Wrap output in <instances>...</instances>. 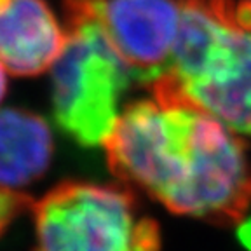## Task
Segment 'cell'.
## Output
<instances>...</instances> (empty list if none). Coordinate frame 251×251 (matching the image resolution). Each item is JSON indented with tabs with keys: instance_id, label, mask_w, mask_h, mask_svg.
Wrapping results in <instances>:
<instances>
[{
	"instance_id": "cell-8",
	"label": "cell",
	"mask_w": 251,
	"mask_h": 251,
	"mask_svg": "<svg viewBox=\"0 0 251 251\" xmlns=\"http://www.w3.org/2000/svg\"><path fill=\"white\" fill-rule=\"evenodd\" d=\"M35 199L18 188L0 187V237L21 215L31 211Z\"/></svg>"
},
{
	"instance_id": "cell-10",
	"label": "cell",
	"mask_w": 251,
	"mask_h": 251,
	"mask_svg": "<svg viewBox=\"0 0 251 251\" xmlns=\"http://www.w3.org/2000/svg\"><path fill=\"white\" fill-rule=\"evenodd\" d=\"M237 239L248 251H251V213L244 216L237 225Z\"/></svg>"
},
{
	"instance_id": "cell-5",
	"label": "cell",
	"mask_w": 251,
	"mask_h": 251,
	"mask_svg": "<svg viewBox=\"0 0 251 251\" xmlns=\"http://www.w3.org/2000/svg\"><path fill=\"white\" fill-rule=\"evenodd\" d=\"M100 18L134 80L150 86L171 58L180 28V4L173 0H103Z\"/></svg>"
},
{
	"instance_id": "cell-6",
	"label": "cell",
	"mask_w": 251,
	"mask_h": 251,
	"mask_svg": "<svg viewBox=\"0 0 251 251\" xmlns=\"http://www.w3.org/2000/svg\"><path fill=\"white\" fill-rule=\"evenodd\" d=\"M67 33L46 0L0 2V63L20 77L49 70L61 54Z\"/></svg>"
},
{
	"instance_id": "cell-3",
	"label": "cell",
	"mask_w": 251,
	"mask_h": 251,
	"mask_svg": "<svg viewBox=\"0 0 251 251\" xmlns=\"http://www.w3.org/2000/svg\"><path fill=\"white\" fill-rule=\"evenodd\" d=\"M103 0H63L67 40L52 65V106L59 129L82 147L105 145L133 72L110 42Z\"/></svg>"
},
{
	"instance_id": "cell-2",
	"label": "cell",
	"mask_w": 251,
	"mask_h": 251,
	"mask_svg": "<svg viewBox=\"0 0 251 251\" xmlns=\"http://www.w3.org/2000/svg\"><path fill=\"white\" fill-rule=\"evenodd\" d=\"M159 103H183L251 136V31L224 23L208 0H180L168 67L150 84Z\"/></svg>"
},
{
	"instance_id": "cell-4",
	"label": "cell",
	"mask_w": 251,
	"mask_h": 251,
	"mask_svg": "<svg viewBox=\"0 0 251 251\" xmlns=\"http://www.w3.org/2000/svg\"><path fill=\"white\" fill-rule=\"evenodd\" d=\"M136 208L126 183L63 181L33 202V251H131Z\"/></svg>"
},
{
	"instance_id": "cell-7",
	"label": "cell",
	"mask_w": 251,
	"mask_h": 251,
	"mask_svg": "<svg viewBox=\"0 0 251 251\" xmlns=\"http://www.w3.org/2000/svg\"><path fill=\"white\" fill-rule=\"evenodd\" d=\"M54 143L51 127L26 110H0V187L35 183L51 166Z\"/></svg>"
},
{
	"instance_id": "cell-1",
	"label": "cell",
	"mask_w": 251,
	"mask_h": 251,
	"mask_svg": "<svg viewBox=\"0 0 251 251\" xmlns=\"http://www.w3.org/2000/svg\"><path fill=\"white\" fill-rule=\"evenodd\" d=\"M103 147L115 178L136 185L175 215L230 227L251 206L246 143L199 108L134 101Z\"/></svg>"
},
{
	"instance_id": "cell-11",
	"label": "cell",
	"mask_w": 251,
	"mask_h": 251,
	"mask_svg": "<svg viewBox=\"0 0 251 251\" xmlns=\"http://www.w3.org/2000/svg\"><path fill=\"white\" fill-rule=\"evenodd\" d=\"M5 91H7V78H5V68L2 67V63H0V101L4 100Z\"/></svg>"
},
{
	"instance_id": "cell-9",
	"label": "cell",
	"mask_w": 251,
	"mask_h": 251,
	"mask_svg": "<svg viewBox=\"0 0 251 251\" xmlns=\"http://www.w3.org/2000/svg\"><path fill=\"white\" fill-rule=\"evenodd\" d=\"M161 227L153 218L141 216L136 220L131 239V251H161Z\"/></svg>"
}]
</instances>
